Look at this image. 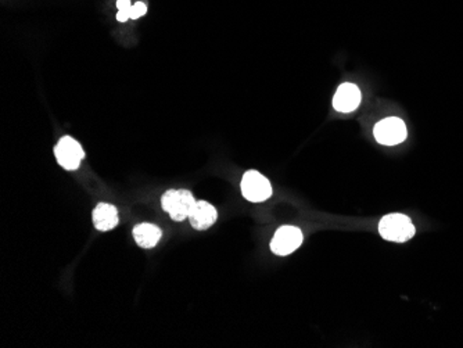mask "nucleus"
<instances>
[{"label":"nucleus","mask_w":463,"mask_h":348,"mask_svg":"<svg viewBox=\"0 0 463 348\" xmlns=\"http://www.w3.org/2000/svg\"><path fill=\"white\" fill-rule=\"evenodd\" d=\"M131 18V10H118L117 13V20L121 23H125Z\"/></svg>","instance_id":"nucleus-12"},{"label":"nucleus","mask_w":463,"mask_h":348,"mask_svg":"<svg viewBox=\"0 0 463 348\" xmlns=\"http://www.w3.org/2000/svg\"><path fill=\"white\" fill-rule=\"evenodd\" d=\"M54 156L57 163L67 171H75L80 168L81 161L85 159V151L80 142L71 136H63L54 147Z\"/></svg>","instance_id":"nucleus-4"},{"label":"nucleus","mask_w":463,"mask_h":348,"mask_svg":"<svg viewBox=\"0 0 463 348\" xmlns=\"http://www.w3.org/2000/svg\"><path fill=\"white\" fill-rule=\"evenodd\" d=\"M134 4H131V0H117L118 10H131Z\"/></svg>","instance_id":"nucleus-13"},{"label":"nucleus","mask_w":463,"mask_h":348,"mask_svg":"<svg viewBox=\"0 0 463 348\" xmlns=\"http://www.w3.org/2000/svg\"><path fill=\"white\" fill-rule=\"evenodd\" d=\"M146 11H147L146 4L141 3V1H138V3H135V4L132 6V8H131V18H132V20H138V18L143 17V15L146 14Z\"/></svg>","instance_id":"nucleus-11"},{"label":"nucleus","mask_w":463,"mask_h":348,"mask_svg":"<svg viewBox=\"0 0 463 348\" xmlns=\"http://www.w3.org/2000/svg\"><path fill=\"white\" fill-rule=\"evenodd\" d=\"M374 139L384 146H395L407 139V127L401 118L390 117L376 124L373 130Z\"/></svg>","instance_id":"nucleus-5"},{"label":"nucleus","mask_w":463,"mask_h":348,"mask_svg":"<svg viewBox=\"0 0 463 348\" xmlns=\"http://www.w3.org/2000/svg\"><path fill=\"white\" fill-rule=\"evenodd\" d=\"M303 232L296 226L279 228L271 242V250L277 256L284 257L294 253L303 244Z\"/></svg>","instance_id":"nucleus-6"},{"label":"nucleus","mask_w":463,"mask_h":348,"mask_svg":"<svg viewBox=\"0 0 463 348\" xmlns=\"http://www.w3.org/2000/svg\"><path fill=\"white\" fill-rule=\"evenodd\" d=\"M163 236V232L158 226L153 223H139L134 228V239L141 249H153L157 246Z\"/></svg>","instance_id":"nucleus-10"},{"label":"nucleus","mask_w":463,"mask_h":348,"mask_svg":"<svg viewBox=\"0 0 463 348\" xmlns=\"http://www.w3.org/2000/svg\"><path fill=\"white\" fill-rule=\"evenodd\" d=\"M361 103V90L354 84L340 85L334 97L333 107L338 113H353Z\"/></svg>","instance_id":"nucleus-7"},{"label":"nucleus","mask_w":463,"mask_h":348,"mask_svg":"<svg viewBox=\"0 0 463 348\" xmlns=\"http://www.w3.org/2000/svg\"><path fill=\"white\" fill-rule=\"evenodd\" d=\"M218 218V213L215 210L214 206H211L207 201H196V204L193 206L190 214H189V220L191 223V226L197 230H205L208 228H211Z\"/></svg>","instance_id":"nucleus-8"},{"label":"nucleus","mask_w":463,"mask_h":348,"mask_svg":"<svg viewBox=\"0 0 463 348\" xmlns=\"http://www.w3.org/2000/svg\"><path fill=\"white\" fill-rule=\"evenodd\" d=\"M196 199L191 194L190 190L186 189H181V190H168L164 193L163 199H161V206L164 209V211H167L170 214L171 219L174 220H185L186 218H189V214L193 209V206L196 204Z\"/></svg>","instance_id":"nucleus-2"},{"label":"nucleus","mask_w":463,"mask_h":348,"mask_svg":"<svg viewBox=\"0 0 463 348\" xmlns=\"http://www.w3.org/2000/svg\"><path fill=\"white\" fill-rule=\"evenodd\" d=\"M379 233L384 240L405 243L415 236V226L411 218L404 214H390L381 218Z\"/></svg>","instance_id":"nucleus-1"},{"label":"nucleus","mask_w":463,"mask_h":348,"mask_svg":"<svg viewBox=\"0 0 463 348\" xmlns=\"http://www.w3.org/2000/svg\"><path fill=\"white\" fill-rule=\"evenodd\" d=\"M93 225L100 232H108L114 229L120 219H118V210L108 204V203H100L93 210Z\"/></svg>","instance_id":"nucleus-9"},{"label":"nucleus","mask_w":463,"mask_h":348,"mask_svg":"<svg viewBox=\"0 0 463 348\" xmlns=\"http://www.w3.org/2000/svg\"><path fill=\"white\" fill-rule=\"evenodd\" d=\"M241 194L251 203H261L272 196L271 182L258 171H247L241 179Z\"/></svg>","instance_id":"nucleus-3"}]
</instances>
